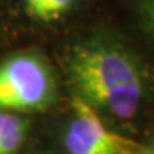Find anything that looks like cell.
I'll use <instances>...</instances> for the list:
<instances>
[{
    "label": "cell",
    "mask_w": 154,
    "mask_h": 154,
    "mask_svg": "<svg viewBox=\"0 0 154 154\" xmlns=\"http://www.w3.org/2000/svg\"><path fill=\"white\" fill-rule=\"evenodd\" d=\"M67 70L77 96L97 113L128 120L137 114L146 96L141 61L123 44L93 38L70 51Z\"/></svg>",
    "instance_id": "obj_1"
},
{
    "label": "cell",
    "mask_w": 154,
    "mask_h": 154,
    "mask_svg": "<svg viewBox=\"0 0 154 154\" xmlns=\"http://www.w3.org/2000/svg\"><path fill=\"white\" fill-rule=\"evenodd\" d=\"M54 97V79L49 64L36 53L11 56L0 64V109L33 111Z\"/></svg>",
    "instance_id": "obj_2"
},
{
    "label": "cell",
    "mask_w": 154,
    "mask_h": 154,
    "mask_svg": "<svg viewBox=\"0 0 154 154\" xmlns=\"http://www.w3.org/2000/svg\"><path fill=\"white\" fill-rule=\"evenodd\" d=\"M73 119L64 136L70 154H144L146 146L110 131L93 107L76 96L73 99Z\"/></svg>",
    "instance_id": "obj_3"
},
{
    "label": "cell",
    "mask_w": 154,
    "mask_h": 154,
    "mask_svg": "<svg viewBox=\"0 0 154 154\" xmlns=\"http://www.w3.org/2000/svg\"><path fill=\"white\" fill-rule=\"evenodd\" d=\"M27 133V120L6 113L0 127V154H16Z\"/></svg>",
    "instance_id": "obj_4"
},
{
    "label": "cell",
    "mask_w": 154,
    "mask_h": 154,
    "mask_svg": "<svg viewBox=\"0 0 154 154\" xmlns=\"http://www.w3.org/2000/svg\"><path fill=\"white\" fill-rule=\"evenodd\" d=\"M73 2L74 0H40L34 19L43 22L56 20L72 7Z\"/></svg>",
    "instance_id": "obj_5"
},
{
    "label": "cell",
    "mask_w": 154,
    "mask_h": 154,
    "mask_svg": "<svg viewBox=\"0 0 154 154\" xmlns=\"http://www.w3.org/2000/svg\"><path fill=\"white\" fill-rule=\"evenodd\" d=\"M138 10L144 29L154 40V0H138Z\"/></svg>",
    "instance_id": "obj_6"
},
{
    "label": "cell",
    "mask_w": 154,
    "mask_h": 154,
    "mask_svg": "<svg viewBox=\"0 0 154 154\" xmlns=\"http://www.w3.org/2000/svg\"><path fill=\"white\" fill-rule=\"evenodd\" d=\"M24 3H26V9H27L29 14L32 17H34L38 5H40V0H24Z\"/></svg>",
    "instance_id": "obj_7"
},
{
    "label": "cell",
    "mask_w": 154,
    "mask_h": 154,
    "mask_svg": "<svg viewBox=\"0 0 154 154\" xmlns=\"http://www.w3.org/2000/svg\"><path fill=\"white\" fill-rule=\"evenodd\" d=\"M144 154H154V138L149 146H146V151H144Z\"/></svg>",
    "instance_id": "obj_8"
},
{
    "label": "cell",
    "mask_w": 154,
    "mask_h": 154,
    "mask_svg": "<svg viewBox=\"0 0 154 154\" xmlns=\"http://www.w3.org/2000/svg\"><path fill=\"white\" fill-rule=\"evenodd\" d=\"M5 110L3 109H0V127H2V123H3V119H5Z\"/></svg>",
    "instance_id": "obj_9"
}]
</instances>
